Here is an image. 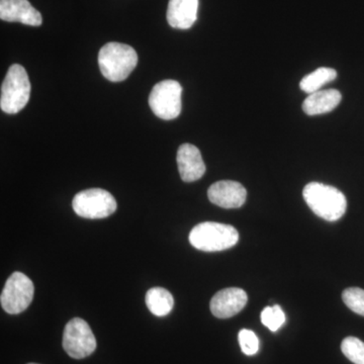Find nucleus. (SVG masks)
<instances>
[{"label": "nucleus", "instance_id": "f257e3e1", "mask_svg": "<svg viewBox=\"0 0 364 364\" xmlns=\"http://www.w3.org/2000/svg\"><path fill=\"white\" fill-rule=\"evenodd\" d=\"M303 196L314 214L326 221H337L346 213V198L334 186L311 182L304 188Z\"/></svg>", "mask_w": 364, "mask_h": 364}, {"label": "nucleus", "instance_id": "f03ea898", "mask_svg": "<svg viewBox=\"0 0 364 364\" xmlns=\"http://www.w3.org/2000/svg\"><path fill=\"white\" fill-rule=\"evenodd\" d=\"M136 63L138 55L134 48L122 43H107L98 54L100 71L112 82L126 80L136 68Z\"/></svg>", "mask_w": 364, "mask_h": 364}, {"label": "nucleus", "instance_id": "7ed1b4c3", "mask_svg": "<svg viewBox=\"0 0 364 364\" xmlns=\"http://www.w3.org/2000/svg\"><path fill=\"white\" fill-rule=\"evenodd\" d=\"M238 241V231L233 226L221 223H202L196 225L189 233L191 245L205 252L227 250L236 245Z\"/></svg>", "mask_w": 364, "mask_h": 364}, {"label": "nucleus", "instance_id": "20e7f679", "mask_svg": "<svg viewBox=\"0 0 364 364\" xmlns=\"http://www.w3.org/2000/svg\"><path fill=\"white\" fill-rule=\"evenodd\" d=\"M31 82L26 69L20 64L9 67L1 85L0 107L6 114L20 112L30 100Z\"/></svg>", "mask_w": 364, "mask_h": 364}, {"label": "nucleus", "instance_id": "39448f33", "mask_svg": "<svg viewBox=\"0 0 364 364\" xmlns=\"http://www.w3.org/2000/svg\"><path fill=\"white\" fill-rule=\"evenodd\" d=\"M74 212L85 219H104L117 210L116 198L102 188L80 191L72 202Z\"/></svg>", "mask_w": 364, "mask_h": 364}, {"label": "nucleus", "instance_id": "423d86ee", "mask_svg": "<svg viewBox=\"0 0 364 364\" xmlns=\"http://www.w3.org/2000/svg\"><path fill=\"white\" fill-rule=\"evenodd\" d=\"M182 87L176 80L167 79L157 83L149 95V105L155 116L165 121L176 119L182 107Z\"/></svg>", "mask_w": 364, "mask_h": 364}, {"label": "nucleus", "instance_id": "0eeeda50", "mask_svg": "<svg viewBox=\"0 0 364 364\" xmlns=\"http://www.w3.org/2000/svg\"><path fill=\"white\" fill-rule=\"evenodd\" d=\"M35 287L32 280L21 272H14L7 279L0 303L2 309L11 315L26 311L32 303Z\"/></svg>", "mask_w": 364, "mask_h": 364}, {"label": "nucleus", "instance_id": "6e6552de", "mask_svg": "<svg viewBox=\"0 0 364 364\" xmlns=\"http://www.w3.org/2000/svg\"><path fill=\"white\" fill-rule=\"evenodd\" d=\"M63 348L72 358H87L97 348V340L90 325L80 318L67 323L63 333Z\"/></svg>", "mask_w": 364, "mask_h": 364}, {"label": "nucleus", "instance_id": "1a4fd4ad", "mask_svg": "<svg viewBox=\"0 0 364 364\" xmlns=\"http://www.w3.org/2000/svg\"><path fill=\"white\" fill-rule=\"evenodd\" d=\"M248 301L247 294L238 287L222 289L213 296L210 311L215 317L228 318L240 313Z\"/></svg>", "mask_w": 364, "mask_h": 364}, {"label": "nucleus", "instance_id": "9d476101", "mask_svg": "<svg viewBox=\"0 0 364 364\" xmlns=\"http://www.w3.org/2000/svg\"><path fill=\"white\" fill-rule=\"evenodd\" d=\"M210 203L224 208H241L246 202L247 191L239 182L222 181L212 184L208 191Z\"/></svg>", "mask_w": 364, "mask_h": 364}, {"label": "nucleus", "instance_id": "9b49d317", "mask_svg": "<svg viewBox=\"0 0 364 364\" xmlns=\"http://www.w3.org/2000/svg\"><path fill=\"white\" fill-rule=\"evenodd\" d=\"M0 18L9 23L39 26L43 18L28 0H0Z\"/></svg>", "mask_w": 364, "mask_h": 364}, {"label": "nucleus", "instance_id": "f8f14e48", "mask_svg": "<svg viewBox=\"0 0 364 364\" xmlns=\"http://www.w3.org/2000/svg\"><path fill=\"white\" fill-rule=\"evenodd\" d=\"M177 165L182 181L193 182L202 178L205 172L200 151L191 144H183L177 151Z\"/></svg>", "mask_w": 364, "mask_h": 364}, {"label": "nucleus", "instance_id": "ddd939ff", "mask_svg": "<svg viewBox=\"0 0 364 364\" xmlns=\"http://www.w3.org/2000/svg\"><path fill=\"white\" fill-rule=\"evenodd\" d=\"M198 0H169L167 21L172 28L188 30L198 20Z\"/></svg>", "mask_w": 364, "mask_h": 364}, {"label": "nucleus", "instance_id": "4468645a", "mask_svg": "<svg viewBox=\"0 0 364 364\" xmlns=\"http://www.w3.org/2000/svg\"><path fill=\"white\" fill-rule=\"evenodd\" d=\"M341 100V93L337 90L316 91L306 98L303 104V111L308 116L327 114L336 109Z\"/></svg>", "mask_w": 364, "mask_h": 364}, {"label": "nucleus", "instance_id": "2eb2a0df", "mask_svg": "<svg viewBox=\"0 0 364 364\" xmlns=\"http://www.w3.org/2000/svg\"><path fill=\"white\" fill-rule=\"evenodd\" d=\"M146 305L153 315L164 317L173 309L174 299L167 289L153 287L146 294Z\"/></svg>", "mask_w": 364, "mask_h": 364}, {"label": "nucleus", "instance_id": "dca6fc26", "mask_svg": "<svg viewBox=\"0 0 364 364\" xmlns=\"http://www.w3.org/2000/svg\"><path fill=\"white\" fill-rule=\"evenodd\" d=\"M336 77L337 72L335 69L329 68V67H321L301 79L299 87L306 93L311 95V93L321 90V87L335 80Z\"/></svg>", "mask_w": 364, "mask_h": 364}, {"label": "nucleus", "instance_id": "f3484780", "mask_svg": "<svg viewBox=\"0 0 364 364\" xmlns=\"http://www.w3.org/2000/svg\"><path fill=\"white\" fill-rule=\"evenodd\" d=\"M345 356L354 364H364V342L355 337H347L341 344Z\"/></svg>", "mask_w": 364, "mask_h": 364}, {"label": "nucleus", "instance_id": "a211bd4d", "mask_svg": "<svg viewBox=\"0 0 364 364\" xmlns=\"http://www.w3.org/2000/svg\"><path fill=\"white\" fill-rule=\"evenodd\" d=\"M261 322L270 331L277 332L286 322V315L279 306H267L261 313Z\"/></svg>", "mask_w": 364, "mask_h": 364}, {"label": "nucleus", "instance_id": "6ab92c4d", "mask_svg": "<svg viewBox=\"0 0 364 364\" xmlns=\"http://www.w3.org/2000/svg\"><path fill=\"white\" fill-rule=\"evenodd\" d=\"M345 305L348 306L352 312L358 314L364 317V289L359 287H350L345 289L342 294Z\"/></svg>", "mask_w": 364, "mask_h": 364}, {"label": "nucleus", "instance_id": "aec40b11", "mask_svg": "<svg viewBox=\"0 0 364 364\" xmlns=\"http://www.w3.org/2000/svg\"><path fill=\"white\" fill-rule=\"evenodd\" d=\"M238 338L241 350L244 354L251 356L257 353L259 349V341L255 333L251 330L243 329L239 332Z\"/></svg>", "mask_w": 364, "mask_h": 364}, {"label": "nucleus", "instance_id": "412c9836", "mask_svg": "<svg viewBox=\"0 0 364 364\" xmlns=\"http://www.w3.org/2000/svg\"><path fill=\"white\" fill-rule=\"evenodd\" d=\"M28 364H37V363H28Z\"/></svg>", "mask_w": 364, "mask_h": 364}]
</instances>
